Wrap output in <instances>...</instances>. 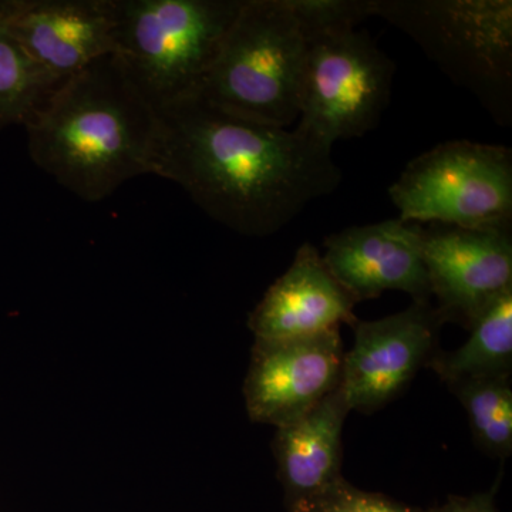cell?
<instances>
[{"label":"cell","instance_id":"cell-12","mask_svg":"<svg viewBox=\"0 0 512 512\" xmlns=\"http://www.w3.org/2000/svg\"><path fill=\"white\" fill-rule=\"evenodd\" d=\"M322 256L332 275L357 303L387 291L431 302L423 255V225L387 220L350 227L325 239Z\"/></svg>","mask_w":512,"mask_h":512},{"label":"cell","instance_id":"cell-7","mask_svg":"<svg viewBox=\"0 0 512 512\" xmlns=\"http://www.w3.org/2000/svg\"><path fill=\"white\" fill-rule=\"evenodd\" d=\"M394 69L366 32L308 40L296 127L329 147L369 133L389 104Z\"/></svg>","mask_w":512,"mask_h":512},{"label":"cell","instance_id":"cell-2","mask_svg":"<svg viewBox=\"0 0 512 512\" xmlns=\"http://www.w3.org/2000/svg\"><path fill=\"white\" fill-rule=\"evenodd\" d=\"M25 128L33 163L84 202L151 174L157 110L116 55L60 84Z\"/></svg>","mask_w":512,"mask_h":512},{"label":"cell","instance_id":"cell-5","mask_svg":"<svg viewBox=\"0 0 512 512\" xmlns=\"http://www.w3.org/2000/svg\"><path fill=\"white\" fill-rule=\"evenodd\" d=\"M375 16L407 33L495 120H511L510 0H375Z\"/></svg>","mask_w":512,"mask_h":512},{"label":"cell","instance_id":"cell-11","mask_svg":"<svg viewBox=\"0 0 512 512\" xmlns=\"http://www.w3.org/2000/svg\"><path fill=\"white\" fill-rule=\"evenodd\" d=\"M0 26L62 84L113 55V0H0Z\"/></svg>","mask_w":512,"mask_h":512},{"label":"cell","instance_id":"cell-20","mask_svg":"<svg viewBox=\"0 0 512 512\" xmlns=\"http://www.w3.org/2000/svg\"><path fill=\"white\" fill-rule=\"evenodd\" d=\"M434 512H497L493 494H480L474 497H450L443 507Z\"/></svg>","mask_w":512,"mask_h":512},{"label":"cell","instance_id":"cell-19","mask_svg":"<svg viewBox=\"0 0 512 512\" xmlns=\"http://www.w3.org/2000/svg\"><path fill=\"white\" fill-rule=\"evenodd\" d=\"M299 512H426L387 498L357 490L343 478L328 493Z\"/></svg>","mask_w":512,"mask_h":512},{"label":"cell","instance_id":"cell-13","mask_svg":"<svg viewBox=\"0 0 512 512\" xmlns=\"http://www.w3.org/2000/svg\"><path fill=\"white\" fill-rule=\"evenodd\" d=\"M355 298L332 275L318 249L303 244L288 271L269 286L248 319L255 339L306 338L355 326Z\"/></svg>","mask_w":512,"mask_h":512},{"label":"cell","instance_id":"cell-16","mask_svg":"<svg viewBox=\"0 0 512 512\" xmlns=\"http://www.w3.org/2000/svg\"><path fill=\"white\" fill-rule=\"evenodd\" d=\"M467 412L476 443L505 460L512 453L511 376L478 377L448 386Z\"/></svg>","mask_w":512,"mask_h":512},{"label":"cell","instance_id":"cell-18","mask_svg":"<svg viewBox=\"0 0 512 512\" xmlns=\"http://www.w3.org/2000/svg\"><path fill=\"white\" fill-rule=\"evenodd\" d=\"M306 42L355 30L375 16V0H286Z\"/></svg>","mask_w":512,"mask_h":512},{"label":"cell","instance_id":"cell-10","mask_svg":"<svg viewBox=\"0 0 512 512\" xmlns=\"http://www.w3.org/2000/svg\"><path fill=\"white\" fill-rule=\"evenodd\" d=\"M431 298L447 322L473 328L485 309L512 289L511 227H423Z\"/></svg>","mask_w":512,"mask_h":512},{"label":"cell","instance_id":"cell-14","mask_svg":"<svg viewBox=\"0 0 512 512\" xmlns=\"http://www.w3.org/2000/svg\"><path fill=\"white\" fill-rule=\"evenodd\" d=\"M350 407L342 387L315 409L276 429L272 450L292 512L302 511L343 480V427Z\"/></svg>","mask_w":512,"mask_h":512},{"label":"cell","instance_id":"cell-4","mask_svg":"<svg viewBox=\"0 0 512 512\" xmlns=\"http://www.w3.org/2000/svg\"><path fill=\"white\" fill-rule=\"evenodd\" d=\"M305 56L286 0H242L198 96L225 113L288 128L299 119Z\"/></svg>","mask_w":512,"mask_h":512},{"label":"cell","instance_id":"cell-9","mask_svg":"<svg viewBox=\"0 0 512 512\" xmlns=\"http://www.w3.org/2000/svg\"><path fill=\"white\" fill-rule=\"evenodd\" d=\"M340 329L306 338L255 339L244 382L249 419L278 427L301 419L342 384Z\"/></svg>","mask_w":512,"mask_h":512},{"label":"cell","instance_id":"cell-8","mask_svg":"<svg viewBox=\"0 0 512 512\" xmlns=\"http://www.w3.org/2000/svg\"><path fill=\"white\" fill-rule=\"evenodd\" d=\"M444 323L431 302H413L406 311L382 319L357 320L340 384L350 412L376 413L397 399L439 352Z\"/></svg>","mask_w":512,"mask_h":512},{"label":"cell","instance_id":"cell-1","mask_svg":"<svg viewBox=\"0 0 512 512\" xmlns=\"http://www.w3.org/2000/svg\"><path fill=\"white\" fill-rule=\"evenodd\" d=\"M151 174L180 185L212 220L269 237L338 190L332 147L296 127L225 113L202 97L157 110Z\"/></svg>","mask_w":512,"mask_h":512},{"label":"cell","instance_id":"cell-15","mask_svg":"<svg viewBox=\"0 0 512 512\" xmlns=\"http://www.w3.org/2000/svg\"><path fill=\"white\" fill-rule=\"evenodd\" d=\"M470 330V339L461 348L439 350L427 367L447 386L478 377L511 376L512 289L498 296Z\"/></svg>","mask_w":512,"mask_h":512},{"label":"cell","instance_id":"cell-3","mask_svg":"<svg viewBox=\"0 0 512 512\" xmlns=\"http://www.w3.org/2000/svg\"><path fill=\"white\" fill-rule=\"evenodd\" d=\"M242 0H113V55L158 110L200 93Z\"/></svg>","mask_w":512,"mask_h":512},{"label":"cell","instance_id":"cell-6","mask_svg":"<svg viewBox=\"0 0 512 512\" xmlns=\"http://www.w3.org/2000/svg\"><path fill=\"white\" fill-rule=\"evenodd\" d=\"M399 220L461 228L512 225V151L447 141L414 158L389 188Z\"/></svg>","mask_w":512,"mask_h":512},{"label":"cell","instance_id":"cell-17","mask_svg":"<svg viewBox=\"0 0 512 512\" xmlns=\"http://www.w3.org/2000/svg\"><path fill=\"white\" fill-rule=\"evenodd\" d=\"M59 86L0 26V130L25 127Z\"/></svg>","mask_w":512,"mask_h":512}]
</instances>
